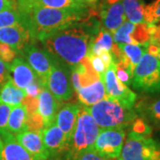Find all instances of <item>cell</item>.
Here are the masks:
<instances>
[{
  "instance_id": "1",
  "label": "cell",
  "mask_w": 160,
  "mask_h": 160,
  "mask_svg": "<svg viewBox=\"0 0 160 160\" xmlns=\"http://www.w3.org/2000/svg\"><path fill=\"white\" fill-rule=\"evenodd\" d=\"M18 11L22 14L32 41L40 42L57 31L86 22L91 12L90 10L74 12L38 6Z\"/></svg>"
},
{
  "instance_id": "2",
  "label": "cell",
  "mask_w": 160,
  "mask_h": 160,
  "mask_svg": "<svg viewBox=\"0 0 160 160\" xmlns=\"http://www.w3.org/2000/svg\"><path fill=\"white\" fill-rule=\"evenodd\" d=\"M79 24L57 31L41 41L52 57L70 68L86 58L89 51L91 34Z\"/></svg>"
},
{
  "instance_id": "3",
  "label": "cell",
  "mask_w": 160,
  "mask_h": 160,
  "mask_svg": "<svg viewBox=\"0 0 160 160\" xmlns=\"http://www.w3.org/2000/svg\"><path fill=\"white\" fill-rule=\"evenodd\" d=\"M88 112L101 129H128L138 118L133 109H125L118 103L104 99L90 107Z\"/></svg>"
},
{
  "instance_id": "4",
  "label": "cell",
  "mask_w": 160,
  "mask_h": 160,
  "mask_svg": "<svg viewBox=\"0 0 160 160\" xmlns=\"http://www.w3.org/2000/svg\"><path fill=\"white\" fill-rule=\"evenodd\" d=\"M101 128L92 118L86 107L80 109L77 125L70 139L64 160H74L78 156L93 150V145Z\"/></svg>"
},
{
  "instance_id": "5",
  "label": "cell",
  "mask_w": 160,
  "mask_h": 160,
  "mask_svg": "<svg viewBox=\"0 0 160 160\" xmlns=\"http://www.w3.org/2000/svg\"><path fill=\"white\" fill-rule=\"evenodd\" d=\"M118 160H160V142L151 134L130 130Z\"/></svg>"
},
{
  "instance_id": "6",
  "label": "cell",
  "mask_w": 160,
  "mask_h": 160,
  "mask_svg": "<svg viewBox=\"0 0 160 160\" xmlns=\"http://www.w3.org/2000/svg\"><path fill=\"white\" fill-rule=\"evenodd\" d=\"M131 85L135 90L143 93L159 94V60L146 52L134 69Z\"/></svg>"
},
{
  "instance_id": "7",
  "label": "cell",
  "mask_w": 160,
  "mask_h": 160,
  "mask_svg": "<svg viewBox=\"0 0 160 160\" xmlns=\"http://www.w3.org/2000/svg\"><path fill=\"white\" fill-rule=\"evenodd\" d=\"M101 79L105 86L106 99L118 103L125 109H133L137 94L117 78L115 62L111 63L107 70L101 75Z\"/></svg>"
},
{
  "instance_id": "8",
  "label": "cell",
  "mask_w": 160,
  "mask_h": 160,
  "mask_svg": "<svg viewBox=\"0 0 160 160\" xmlns=\"http://www.w3.org/2000/svg\"><path fill=\"white\" fill-rule=\"evenodd\" d=\"M46 86L59 102L70 100L75 92L70 80V67L53 59Z\"/></svg>"
},
{
  "instance_id": "9",
  "label": "cell",
  "mask_w": 160,
  "mask_h": 160,
  "mask_svg": "<svg viewBox=\"0 0 160 160\" xmlns=\"http://www.w3.org/2000/svg\"><path fill=\"white\" fill-rule=\"evenodd\" d=\"M126 137V129H101L93 145V151L106 159L118 160Z\"/></svg>"
},
{
  "instance_id": "10",
  "label": "cell",
  "mask_w": 160,
  "mask_h": 160,
  "mask_svg": "<svg viewBox=\"0 0 160 160\" xmlns=\"http://www.w3.org/2000/svg\"><path fill=\"white\" fill-rule=\"evenodd\" d=\"M21 54H22L24 60L33 69L38 79L46 84V78L53 63V58L45 49H40L33 44L26 46Z\"/></svg>"
},
{
  "instance_id": "11",
  "label": "cell",
  "mask_w": 160,
  "mask_h": 160,
  "mask_svg": "<svg viewBox=\"0 0 160 160\" xmlns=\"http://www.w3.org/2000/svg\"><path fill=\"white\" fill-rule=\"evenodd\" d=\"M42 141L52 160H61L68 150V143L65 135L54 123L45 127L41 132Z\"/></svg>"
},
{
  "instance_id": "12",
  "label": "cell",
  "mask_w": 160,
  "mask_h": 160,
  "mask_svg": "<svg viewBox=\"0 0 160 160\" xmlns=\"http://www.w3.org/2000/svg\"><path fill=\"white\" fill-rule=\"evenodd\" d=\"M103 28L113 35L126 20L122 0H103L99 12Z\"/></svg>"
},
{
  "instance_id": "13",
  "label": "cell",
  "mask_w": 160,
  "mask_h": 160,
  "mask_svg": "<svg viewBox=\"0 0 160 160\" xmlns=\"http://www.w3.org/2000/svg\"><path fill=\"white\" fill-rule=\"evenodd\" d=\"M34 6L74 12L89 11L88 5L82 0H15L17 10H23Z\"/></svg>"
},
{
  "instance_id": "14",
  "label": "cell",
  "mask_w": 160,
  "mask_h": 160,
  "mask_svg": "<svg viewBox=\"0 0 160 160\" xmlns=\"http://www.w3.org/2000/svg\"><path fill=\"white\" fill-rule=\"evenodd\" d=\"M80 109H81V106L78 103L68 102L59 109L56 115L55 124L64 133L68 143V148L72 133L77 125L78 116Z\"/></svg>"
},
{
  "instance_id": "15",
  "label": "cell",
  "mask_w": 160,
  "mask_h": 160,
  "mask_svg": "<svg viewBox=\"0 0 160 160\" xmlns=\"http://www.w3.org/2000/svg\"><path fill=\"white\" fill-rule=\"evenodd\" d=\"M8 69L9 78L12 83L23 91L27 86L38 79L31 67L22 57H16L11 63H9Z\"/></svg>"
},
{
  "instance_id": "16",
  "label": "cell",
  "mask_w": 160,
  "mask_h": 160,
  "mask_svg": "<svg viewBox=\"0 0 160 160\" xmlns=\"http://www.w3.org/2000/svg\"><path fill=\"white\" fill-rule=\"evenodd\" d=\"M31 41L29 31L24 26L0 29V43L11 46L17 53H22L24 48L31 44Z\"/></svg>"
},
{
  "instance_id": "17",
  "label": "cell",
  "mask_w": 160,
  "mask_h": 160,
  "mask_svg": "<svg viewBox=\"0 0 160 160\" xmlns=\"http://www.w3.org/2000/svg\"><path fill=\"white\" fill-rule=\"evenodd\" d=\"M15 138L18 142L36 159L52 160L44 145L39 132L26 130L15 135Z\"/></svg>"
},
{
  "instance_id": "18",
  "label": "cell",
  "mask_w": 160,
  "mask_h": 160,
  "mask_svg": "<svg viewBox=\"0 0 160 160\" xmlns=\"http://www.w3.org/2000/svg\"><path fill=\"white\" fill-rule=\"evenodd\" d=\"M59 103L46 85H44L38 98V112L44 121L45 127L55 122L56 115L60 109Z\"/></svg>"
},
{
  "instance_id": "19",
  "label": "cell",
  "mask_w": 160,
  "mask_h": 160,
  "mask_svg": "<svg viewBox=\"0 0 160 160\" xmlns=\"http://www.w3.org/2000/svg\"><path fill=\"white\" fill-rule=\"evenodd\" d=\"M3 149L0 160H38L18 142L14 135L7 132L2 135Z\"/></svg>"
},
{
  "instance_id": "20",
  "label": "cell",
  "mask_w": 160,
  "mask_h": 160,
  "mask_svg": "<svg viewBox=\"0 0 160 160\" xmlns=\"http://www.w3.org/2000/svg\"><path fill=\"white\" fill-rule=\"evenodd\" d=\"M134 106L135 112L147 124L160 126V98L155 100L142 99Z\"/></svg>"
},
{
  "instance_id": "21",
  "label": "cell",
  "mask_w": 160,
  "mask_h": 160,
  "mask_svg": "<svg viewBox=\"0 0 160 160\" xmlns=\"http://www.w3.org/2000/svg\"><path fill=\"white\" fill-rule=\"evenodd\" d=\"M79 102L84 107H90L106 99V91L102 80L100 79L90 86L82 87L76 92Z\"/></svg>"
},
{
  "instance_id": "22",
  "label": "cell",
  "mask_w": 160,
  "mask_h": 160,
  "mask_svg": "<svg viewBox=\"0 0 160 160\" xmlns=\"http://www.w3.org/2000/svg\"><path fill=\"white\" fill-rule=\"evenodd\" d=\"M25 97L26 92L18 88L10 78L0 86V102L15 107L22 105Z\"/></svg>"
},
{
  "instance_id": "23",
  "label": "cell",
  "mask_w": 160,
  "mask_h": 160,
  "mask_svg": "<svg viewBox=\"0 0 160 160\" xmlns=\"http://www.w3.org/2000/svg\"><path fill=\"white\" fill-rule=\"evenodd\" d=\"M28 113L24 105L12 107L9 115L7 123V131L12 135H17L22 132L28 130L27 128Z\"/></svg>"
},
{
  "instance_id": "24",
  "label": "cell",
  "mask_w": 160,
  "mask_h": 160,
  "mask_svg": "<svg viewBox=\"0 0 160 160\" xmlns=\"http://www.w3.org/2000/svg\"><path fill=\"white\" fill-rule=\"evenodd\" d=\"M114 44L112 34L104 28H101L91 38L88 54L100 55L102 52H110Z\"/></svg>"
},
{
  "instance_id": "25",
  "label": "cell",
  "mask_w": 160,
  "mask_h": 160,
  "mask_svg": "<svg viewBox=\"0 0 160 160\" xmlns=\"http://www.w3.org/2000/svg\"><path fill=\"white\" fill-rule=\"evenodd\" d=\"M71 68H73L78 73L80 88L90 86L101 79V76L92 68L88 56L84 58L78 65Z\"/></svg>"
},
{
  "instance_id": "26",
  "label": "cell",
  "mask_w": 160,
  "mask_h": 160,
  "mask_svg": "<svg viewBox=\"0 0 160 160\" xmlns=\"http://www.w3.org/2000/svg\"><path fill=\"white\" fill-rule=\"evenodd\" d=\"M126 20L133 24L144 22V4L142 0H122Z\"/></svg>"
},
{
  "instance_id": "27",
  "label": "cell",
  "mask_w": 160,
  "mask_h": 160,
  "mask_svg": "<svg viewBox=\"0 0 160 160\" xmlns=\"http://www.w3.org/2000/svg\"><path fill=\"white\" fill-rule=\"evenodd\" d=\"M16 26L25 27V22L22 14L16 8L0 12V29Z\"/></svg>"
},
{
  "instance_id": "28",
  "label": "cell",
  "mask_w": 160,
  "mask_h": 160,
  "mask_svg": "<svg viewBox=\"0 0 160 160\" xmlns=\"http://www.w3.org/2000/svg\"><path fill=\"white\" fill-rule=\"evenodd\" d=\"M134 27H135V24L126 21L112 35L115 43L118 45H123V44L132 45L131 35L134 29Z\"/></svg>"
},
{
  "instance_id": "29",
  "label": "cell",
  "mask_w": 160,
  "mask_h": 160,
  "mask_svg": "<svg viewBox=\"0 0 160 160\" xmlns=\"http://www.w3.org/2000/svg\"><path fill=\"white\" fill-rule=\"evenodd\" d=\"M144 22L160 26V0H155L144 7Z\"/></svg>"
},
{
  "instance_id": "30",
  "label": "cell",
  "mask_w": 160,
  "mask_h": 160,
  "mask_svg": "<svg viewBox=\"0 0 160 160\" xmlns=\"http://www.w3.org/2000/svg\"><path fill=\"white\" fill-rule=\"evenodd\" d=\"M11 106L0 102V135H4L8 132L7 131V123L9 115L12 110Z\"/></svg>"
},
{
  "instance_id": "31",
  "label": "cell",
  "mask_w": 160,
  "mask_h": 160,
  "mask_svg": "<svg viewBox=\"0 0 160 160\" xmlns=\"http://www.w3.org/2000/svg\"><path fill=\"white\" fill-rule=\"evenodd\" d=\"M17 55L16 51H14L11 46H9L6 44L0 43V60L4 62L11 63Z\"/></svg>"
},
{
  "instance_id": "32",
  "label": "cell",
  "mask_w": 160,
  "mask_h": 160,
  "mask_svg": "<svg viewBox=\"0 0 160 160\" xmlns=\"http://www.w3.org/2000/svg\"><path fill=\"white\" fill-rule=\"evenodd\" d=\"M44 85H46V84L42 83L41 80H36L35 82H33L32 84H30L29 86L25 88L24 92H26V96L31 98H38Z\"/></svg>"
},
{
  "instance_id": "33",
  "label": "cell",
  "mask_w": 160,
  "mask_h": 160,
  "mask_svg": "<svg viewBox=\"0 0 160 160\" xmlns=\"http://www.w3.org/2000/svg\"><path fill=\"white\" fill-rule=\"evenodd\" d=\"M87 56L89 58L90 62H91L92 66L94 69V70L100 74V76L103 74L106 70H107V66L104 64L102 58L99 55H93V54H87Z\"/></svg>"
},
{
  "instance_id": "34",
  "label": "cell",
  "mask_w": 160,
  "mask_h": 160,
  "mask_svg": "<svg viewBox=\"0 0 160 160\" xmlns=\"http://www.w3.org/2000/svg\"><path fill=\"white\" fill-rule=\"evenodd\" d=\"M116 75H117V78L122 82L124 83L126 86H129L131 85L132 83V77L131 75L129 74V72L125 69L122 67H118V66H116Z\"/></svg>"
},
{
  "instance_id": "35",
  "label": "cell",
  "mask_w": 160,
  "mask_h": 160,
  "mask_svg": "<svg viewBox=\"0 0 160 160\" xmlns=\"http://www.w3.org/2000/svg\"><path fill=\"white\" fill-rule=\"evenodd\" d=\"M7 63L0 60V86L9 78V69Z\"/></svg>"
},
{
  "instance_id": "36",
  "label": "cell",
  "mask_w": 160,
  "mask_h": 160,
  "mask_svg": "<svg viewBox=\"0 0 160 160\" xmlns=\"http://www.w3.org/2000/svg\"><path fill=\"white\" fill-rule=\"evenodd\" d=\"M74 160H109L106 159L104 158H102L101 156H99L97 153H95L93 150L88 151L86 153H83L82 155L78 156L77 158H75Z\"/></svg>"
},
{
  "instance_id": "37",
  "label": "cell",
  "mask_w": 160,
  "mask_h": 160,
  "mask_svg": "<svg viewBox=\"0 0 160 160\" xmlns=\"http://www.w3.org/2000/svg\"><path fill=\"white\" fill-rule=\"evenodd\" d=\"M14 8H16L15 2H12L10 0H0V12L14 9Z\"/></svg>"
},
{
  "instance_id": "38",
  "label": "cell",
  "mask_w": 160,
  "mask_h": 160,
  "mask_svg": "<svg viewBox=\"0 0 160 160\" xmlns=\"http://www.w3.org/2000/svg\"><path fill=\"white\" fill-rule=\"evenodd\" d=\"M82 1L86 3L87 5H93V4H95L97 2L98 0H82Z\"/></svg>"
},
{
  "instance_id": "39",
  "label": "cell",
  "mask_w": 160,
  "mask_h": 160,
  "mask_svg": "<svg viewBox=\"0 0 160 160\" xmlns=\"http://www.w3.org/2000/svg\"><path fill=\"white\" fill-rule=\"evenodd\" d=\"M3 145H4V143H3V140H2V138L0 137V154H1L2 149H3Z\"/></svg>"
},
{
  "instance_id": "40",
  "label": "cell",
  "mask_w": 160,
  "mask_h": 160,
  "mask_svg": "<svg viewBox=\"0 0 160 160\" xmlns=\"http://www.w3.org/2000/svg\"><path fill=\"white\" fill-rule=\"evenodd\" d=\"M10 1H12V2H15V0H10Z\"/></svg>"
}]
</instances>
